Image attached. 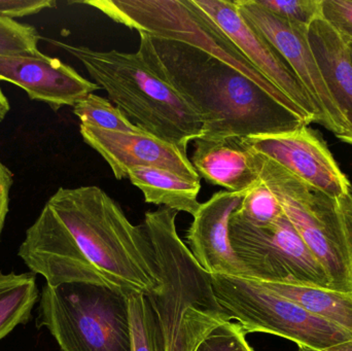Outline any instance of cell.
<instances>
[{"mask_svg":"<svg viewBox=\"0 0 352 351\" xmlns=\"http://www.w3.org/2000/svg\"><path fill=\"white\" fill-rule=\"evenodd\" d=\"M76 3L92 6L140 34L178 41L217 58L254 80L310 125L301 109L271 84L192 0H85Z\"/></svg>","mask_w":352,"mask_h":351,"instance_id":"5","label":"cell"},{"mask_svg":"<svg viewBox=\"0 0 352 351\" xmlns=\"http://www.w3.org/2000/svg\"><path fill=\"white\" fill-rule=\"evenodd\" d=\"M138 53L203 122V139L277 134L309 126L254 80L217 58L178 41L140 34Z\"/></svg>","mask_w":352,"mask_h":351,"instance_id":"2","label":"cell"},{"mask_svg":"<svg viewBox=\"0 0 352 351\" xmlns=\"http://www.w3.org/2000/svg\"><path fill=\"white\" fill-rule=\"evenodd\" d=\"M132 351H170L158 315L148 297L129 296Z\"/></svg>","mask_w":352,"mask_h":351,"instance_id":"20","label":"cell"},{"mask_svg":"<svg viewBox=\"0 0 352 351\" xmlns=\"http://www.w3.org/2000/svg\"><path fill=\"white\" fill-rule=\"evenodd\" d=\"M240 16L280 54L293 70L310 100L320 124L335 134L349 128V119L331 94L308 41V27L285 20L256 3V0H234Z\"/></svg>","mask_w":352,"mask_h":351,"instance_id":"9","label":"cell"},{"mask_svg":"<svg viewBox=\"0 0 352 351\" xmlns=\"http://www.w3.org/2000/svg\"><path fill=\"white\" fill-rule=\"evenodd\" d=\"M80 132L84 141L104 159L119 181L127 179L131 169L153 167L188 181H201L186 152L155 136L144 132L107 131L85 125H80Z\"/></svg>","mask_w":352,"mask_h":351,"instance_id":"12","label":"cell"},{"mask_svg":"<svg viewBox=\"0 0 352 351\" xmlns=\"http://www.w3.org/2000/svg\"><path fill=\"white\" fill-rule=\"evenodd\" d=\"M10 109V105L8 97L2 92L1 87H0V122L3 121L4 117L8 115Z\"/></svg>","mask_w":352,"mask_h":351,"instance_id":"32","label":"cell"},{"mask_svg":"<svg viewBox=\"0 0 352 351\" xmlns=\"http://www.w3.org/2000/svg\"><path fill=\"white\" fill-rule=\"evenodd\" d=\"M18 256L47 286L89 284L148 296L161 288L144 225L96 185L60 188L26 231Z\"/></svg>","mask_w":352,"mask_h":351,"instance_id":"1","label":"cell"},{"mask_svg":"<svg viewBox=\"0 0 352 351\" xmlns=\"http://www.w3.org/2000/svg\"><path fill=\"white\" fill-rule=\"evenodd\" d=\"M192 166L200 177L229 192H248L260 181L252 154L240 138L194 141Z\"/></svg>","mask_w":352,"mask_h":351,"instance_id":"15","label":"cell"},{"mask_svg":"<svg viewBox=\"0 0 352 351\" xmlns=\"http://www.w3.org/2000/svg\"><path fill=\"white\" fill-rule=\"evenodd\" d=\"M235 214L256 226H268L276 222L285 212L276 196L260 179L246 192Z\"/></svg>","mask_w":352,"mask_h":351,"instance_id":"23","label":"cell"},{"mask_svg":"<svg viewBox=\"0 0 352 351\" xmlns=\"http://www.w3.org/2000/svg\"><path fill=\"white\" fill-rule=\"evenodd\" d=\"M55 6L53 0H0V16L16 20Z\"/></svg>","mask_w":352,"mask_h":351,"instance_id":"28","label":"cell"},{"mask_svg":"<svg viewBox=\"0 0 352 351\" xmlns=\"http://www.w3.org/2000/svg\"><path fill=\"white\" fill-rule=\"evenodd\" d=\"M225 311L212 310L201 305L188 306L182 313L170 351H195L217 326L231 321Z\"/></svg>","mask_w":352,"mask_h":351,"instance_id":"21","label":"cell"},{"mask_svg":"<svg viewBox=\"0 0 352 351\" xmlns=\"http://www.w3.org/2000/svg\"><path fill=\"white\" fill-rule=\"evenodd\" d=\"M127 179L144 194L146 203L194 216L200 208V181H190L159 168L138 167L128 172Z\"/></svg>","mask_w":352,"mask_h":351,"instance_id":"17","label":"cell"},{"mask_svg":"<svg viewBox=\"0 0 352 351\" xmlns=\"http://www.w3.org/2000/svg\"><path fill=\"white\" fill-rule=\"evenodd\" d=\"M47 41L82 62L91 78L107 91L109 101L144 133L184 152L190 141L203 137V122L198 113L150 69L138 52L96 51Z\"/></svg>","mask_w":352,"mask_h":351,"instance_id":"3","label":"cell"},{"mask_svg":"<svg viewBox=\"0 0 352 351\" xmlns=\"http://www.w3.org/2000/svg\"><path fill=\"white\" fill-rule=\"evenodd\" d=\"M351 59H352V45H351Z\"/></svg>","mask_w":352,"mask_h":351,"instance_id":"33","label":"cell"},{"mask_svg":"<svg viewBox=\"0 0 352 351\" xmlns=\"http://www.w3.org/2000/svg\"><path fill=\"white\" fill-rule=\"evenodd\" d=\"M248 150L258 152L332 197L352 191L351 179L343 172L322 136L308 126L277 134L240 138Z\"/></svg>","mask_w":352,"mask_h":351,"instance_id":"10","label":"cell"},{"mask_svg":"<svg viewBox=\"0 0 352 351\" xmlns=\"http://www.w3.org/2000/svg\"><path fill=\"white\" fill-rule=\"evenodd\" d=\"M210 280L215 300L246 334H271L312 350L352 340L346 330L314 317L258 282L226 275H210Z\"/></svg>","mask_w":352,"mask_h":351,"instance_id":"7","label":"cell"},{"mask_svg":"<svg viewBox=\"0 0 352 351\" xmlns=\"http://www.w3.org/2000/svg\"><path fill=\"white\" fill-rule=\"evenodd\" d=\"M246 192L221 191L201 203L186 233L188 249L201 268L210 275L246 278L229 237V223Z\"/></svg>","mask_w":352,"mask_h":351,"instance_id":"14","label":"cell"},{"mask_svg":"<svg viewBox=\"0 0 352 351\" xmlns=\"http://www.w3.org/2000/svg\"><path fill=\"white\" fill-rule=\"evenodd\" d=\"M248 150L261 181L276 196L285 216L328 275L331 290L352 294V191L332 197L278 163Z\"/></svg>","mask_w":352,"mask_h":351,"instance_id":"4","label":"cell"},{"mask_svg":"<svg viewBox=\"0 0 352 351\" xmlns=\"http://www.w3.org/2000/svg\"><path fill=\"white\" fill-rule=\"evenodd\" d=\"M308 41L337 104L345 115L352 113L351 43L324 16L308 27Z\"/></svg>","mask_w":352,"mask_h":351,"instance_id":"16","label":"cell"},{"mask_svg":"<svg viewBox=\"0 0 352 351\" xmlns=\"http://www.w3.org/2000/svg\"><path fill=\"white\" fill-rule=\"evenodd\" d=\"M256 2L285 20L306 27L322 16V0H256Z\"/></svg>","mask_w":352,"mask_h":351,"instance_id":"25","label":"cell"},{"mask_svg":"<svg viewBox=\"0 0 352 351\" xmlns=\"http://www.w3.org/2000/svg\"><path fill=\"white\" fill-rule=\"evenodd\" d=\"M231 39L244 57L289 100L293 101L310 124H320V117L305 89L280 54L240 16L234 1L192 0Z\"/></svg>","mask_w":352,"mask_h":351,"instance_id":"11","label":"cell"},{"mask_svg":"<svg viewBox=\"0 0 352 351\" xmlns=\"http://www.w3.org/2000/svg\"><path fill=\"white\" fill-rule=\"evenodd\" d=\"M37 326L62 351H132L129 296L89 284H45Z\"/></svg>","mask_w":352,"mask_h":351,"instance_id":"6","label":"cell"},{"mask_svg":"<svg viewBox=\"0 0 352 351\" xmlns=\"http://www.w3.org/2000/svg\"><path fill=\"white\" fill-rule=\"evenodd\" d=\"M38 300L36 274L0 271V340L18 326L30 321L33 307Z\"/></svg>","mask_w":352,"mask_h":351,"instance_id":"19","label":"cell"},{"mask_svg":"<svg viewBox=\"0 0 352 351\" xmlns=\"http://www.w3.org/2000/svg\"><path fill=\"white\" fill-rule=\"evenodd\" d=\"M322 16L352 45V0H322Z\"/></svg>","mask_w":352,"mask_h":351,"instance_id":"27","label":"cell"},{"mask_svg":"<svg viewBox=\"0 0 352 351\" xmlns=\"http://www.w3.org/2000/svg\"><path fill=\"white\" fill-rule=\"evenodd\" d=\"M41 38L34 27L0 16V56L38 55Z\"/></svg>","mask_w":352,"mask_h":351,"instance_id":"24","label":"cell"},{"mask_svg":"<svg viewBox=\"0 0 352 351\" xmlns=\"http://www.w3.org/2000/svg\"><path fill=\"white\" fill-rule=\"evenodd\" d=\"M229 237L248 280L331 290L328 275L285 214L268 226H256L234 212Z\"/></svg>","mask_w":352,"mask_h":351,"instance_id":"8","label":"cell"},{"mask_svg":"<svg viewBox=\"0 0 352 351\" xmlns=\"http://www.w3.org/2000/svg\"><path fill=\"white\" fill-rule=\"evenodd\" d=\"M74 113L80 125L96 127L107 131L138 133L142 132L131 123L109 99L89 94L74 106Z\"/></svg>","mask_w":352,"mask_h":351,"instance_id":"22","label":"cell"},{"mask_svg":"<svg viewBox=\"0 0 352 351\" xmlns=\"http://www.w3.org/2000/svg\"><path fill=\"white\" fill-rule=\"evenodd\" d=\"M195 351H256L246 340L241 325L225 321L217 326L197 346Z\"/></svg>","mask_w":352,"mask_h":351,"instance_id":"26","label":"cell"},{"mask_svg":"<svg viewBox=\"0 0 352 351\" xmlns=\"http://www.w3.org/2000/svg\"><path fill=\"white\" fill-rule=\"evenodd\" d=\"M346 117L347 119H349V128H347L346 131L343 132L342 134L336 135V137L338 138L340 141L352 146V113H347Z\"/></svg>","mask_w":352,"mask_h":351,"instance_id":"31","label":"cell"},{"mask_svg":"<svg viewBox=\"0 0 352 351\" xmlns=\"http://www.w3.org/2000/svg\"><path fill=\"white\" fill-rule=\"evenodd\" d=\"M0 80L22 88L31 100L54 109L74 107L101 89L59 59L43 55L0 56Z\"/></svg>","mask_w":352,"mask_h":351,"instance_id":"13","label":"cell"},{"mask_svg":"<svg viewBox=\"0 0 352 351\" xmlns=\"http://www.w3.org/2000/svg\"><path fill=\"white\" fill-rule=\"evenodd\" d=\"M12 185V173L0 161V237L6 223L10 205V192Z\"/></svg>","mask_w":352,"mask_h":351,"instance_id":"29","label":"cell"},{"mask_svg":"<svg viewBox=\"0 0 352 351\" xmlns=\"http://www.w3.org/2000/svg\"><path fill=\"white\" fill-rule=\"evenodd\" d=\"M297 351H352V340L343 342V343L332 346L330 348H326V350H312V348H305V346H300Z\"/></svg>","mask_w":352,"mask_h":351,"instance_id":"30","label":"cell"},{"mask_svg":"<svg viewBox=\"0 0 352 351\" xmlns=\"http://www.w3.org/2000/svg\"><path fill=\"white\" fill-rule=\"evenodd\" d=\"M258 284L289 299L314 317L352 334V294L296 284Z\"/></svg>","mask_w":352,"mask_h":351,"instance_id":"18","label":"cell"}]
</instances>
